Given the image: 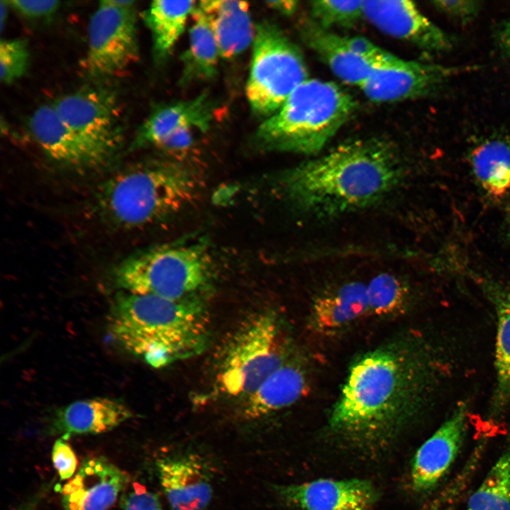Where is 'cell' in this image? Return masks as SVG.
Here are the masks:
<instances>
[{"mask_svg": "<svg viewBox=\"0 0 510 510\" xmlns=\"http://www.w3.org/2000/svg\"><path fill=\"white\" fill-rule=\"evenodd\" d=\"M402 178V166L390 144L359 140L285 170L275 181L278 192L296 210L329 217L373 205Z\"/></svg>", "mask_w": 510, "mask_h": 510, "instance_id": "obj_1", "label": "cell"}, {"mask_svg": "<svg viewBox=\"0 0 510 510\" xmlns=\"http://www.w3.org/2000/svg\"><path fill=\"white\" fill-rule=\"evenodd\" d=\"M416 354L380 349L352 367L330 417L331 428L363 444L380 443L421 406L430 373Z\"/></svg>", "mask_w": 510, "mask_h": 510, "instance_id": "obj_2", "label": "cell"}, {"mask_svg": "<svg viewBox=\"0 0 510 510\" xmlns=\"http://www.w3.org/2000/svg\"><path fill=\"white\" fill-rule=\"evenodd\" d=\"M110 336L154 368L196 356L209 339L204 307L192 298L171 300L119 290L108 317Z\"/></svg>", "mask_w": 510, "mask_h": 510, "instance_id": "obj_3", "label": "cell"}, {"mask_svg": "<svg viewBox=\"0 0 510 510\" xmlns=\"http://www.w3.org/2000/svg\"><path fill=\"white\" fill-rule=\"evenodd\" d=\"M199 187L198 176L181 162L142 163L115 173L99 186L96 210L113 227L137 229L181 210L196 198Z\"/></svg>", "mask_w": 510, "mask_h": 510, "instance_id": "obj_4", "label": "cell"}, {"mask_svg": "<svg viewBox=\"0 0 510 510\" xmlns=\"http://www.w3.org/2000/svg\"><path fill=\"white\" fill-rule=\"evenodd\" d=\"M356 106L350 94L334 82L307 79L256 133L271 150L319 152L351 117Z\"/></svg>", "mask_w": 510, "mask_h": 510, "instance_id": "obj_5", "label": "cell"}, {"mask_svg": "<svg viewBox=\"0 0 510 510\" xmlns=\"http://www.w3.org/2000/svg\"><path fill=\"white\" fill-rule=\"evenodd\" d=\"M212 261L198 245H162L132 254L113 268L120 291L171 300L192 298L209 283Z\"/></svg>", "mask_w": 510, "mask_h": 510, "instance_id": "obj_6", "label": "cell"}, {"mask_svg": "<svg viewBox=\"0 0 510 510\" xmlns=\"http://www.w3.org/2000/svg\"><path fill=\"white\" fill-rule=\"evenodd\" d=\"M285 351L277 315L256 314L236 332L223 352L216 374L218 392L244 398L286 361Z\"/></svg>", "mask_w": 510, "mask_h": 510, "instance_id": "obj_7", "label": "cell"}, {"mask_svg": "<svg viewBox=\"0 0 510 510\" xmlns=\"http://www.w3.org/2000/svg\"><path fill=\"white\" fill-rule=\"evenodd\" d=\"M255 30L246 94L254 113L268 118L307 79V68L300 50L276 24L261 22Z\"/></svg>", "mask_w": 510, "mask_h": 510, "instance_id": "obj_8", "label": "cell"}, {"mask_svg": "<svg viewBox=\"0 0 510 510\" xmlns=\"http://www.w3.org/2000/svg\"><path fill=\"white\" fill-rule=\"evenodd\" d=\"M134 6H121L101 1L88 27L89 43L84 67L98 77L118 75L138 58Z\"/></svg>", "mask_w": 510, "mask_h": 510, "instance_id": "obj_9", "label": "cell"}, {"mask_svg": "<svg viewBox=\"0 0 510 510\" xmlns=\"http://www.w3.org/2000/svg\"><path fill=\"white\" fill-rule=\"evenodd\" d=\"M52 106L66 125L113 159L122 136L119 106L112 93L80 91L60 98Z\"/></svg>", "mask_w": 510, "mask_h": 510, "instance_id": "obj_10", "label": "cell"}, {"mask_svg": "<svg viewBox=\"0 0 510 510\" xmlns=\"http://www.w3.org/2000/svg\"><path fill=\"white\" fill-rule=\"evenodd\" d=\"M455 72L454 67L405 60L389 52L359 88L374 102L399 101L436 91Z\"/></svg>", "mask_w": 510, "mask_h": 510, "instance_id": "obj_11", "label": "cell"}, {"mask_svg": "<svg viewBox=\"0 0 510 510\" xmlns=\"http://www.w3.org/2000/svg\"><path fill=\"white\" fill-rule=\"evenodd\" d=\"M301 35L339 79L358 87L388 54L367 39L341 36L312 19L301 27Z\"/></svg>", "mask_w": 510, "mask_h": 510, "instance_id": "obj_12", "label": "cell"}, {"mask_svg": "<svg viewBox=\"0 0 510 510\" xmlns=\"http://www.w3.org/2000/svg\"><path fill=\"white\" fill-rule=\"evenodd\" d=\"M29 126L45 153L64 166L79 170L97 169L112 159L66 125L52 105L35 110Z\"/></svg>", "mask_w": 510, "mask_h": 510, "instance_id": "obj_13", "label": "cell"}, {"mask_svg": "<svg viewBox=\"0 0 510 510\" xmlns=\"http://www.w3.org/2000/svg\"><path fill=\"white\" fill-rule=\"evenodd\" d=\"M363 15L382 33L426 51L447 50L450 38L410 1H363Z\"/></svg>", "mask_w": 510, "mask_h": 510, "instance_id": "obj_14", "label": "cell"}, {"mask_svg": "<svg viewBox=\"0 0 510 510\" xmlns=\"http://www.w3.org/2000/svg\"><path fill=\"white\" fill-rule=\"evenodd\" d=\"M129 481V475L107 458L85 459L60 490L64 510H108Z\"/></svg>", "mask_w": 510, "mask_h": 510, "instance_id": "obj_15", "label": "cell"}, {"mask_svg": "<svg viewBox=\"0 0 510 510\" xmlns=\"http://www.w3.org/2000/svg\"><path fill=\"white\" fill-rule=\"evenodd\" d=\"M468 411L466 403H458L449 417L416 451L412 468V482L415 490L431 489L450 469L465 436Z\"/></svg>", "mask_w": 510, "mask_h": 510, "instance_id": "obj_16", "label": "cell"}, {"mask_svg": "<svg viewBox=\"0 0 510 510\" xmlns=\"http://www.w3.org/2000/svg\"><path fill=\"white\" fill-rule=\"evenodd\" d=\"M282 498L302 510H368L376 493L368 481L321 479L278 488Z\"/></svg>", "mask_w": 510, "mask_h": 510, "instance_id": "obj_17", "label": "cell"}, {"mask_svg": "<svg viewBox=\"0 0 510 510\" xmlns=\"http://www.w3.org/2000/svg\"><path fill=\"white\" fill-rule=\"evenodd\" d=\"M130 409L118 400L94 397L74 402L54 413L50 432L67 439L71 435L103 434L130 419Z\"/></svg>", "mask_w": 510, "mask_h": 510, "instance_id": "obj_18", "label": "cell"}, {"mask_svg": "<svg viewBox=\"0 0 510 510\" xmlns=\"http://www.w3.org/2000/svg\"><path fill=\"white\" fill-rule=\"evenodd\" d=\"M215 112V103L204 93L191 100L164 106L142 125L135 144L160 148L169 137L180 131L207 130L213 120Z\"/></svg>", "mask_w": 510, "mask_h": 510, "instance_id": "obj_19", "label": "cell"}, {"mask_svg": "<svg viewBox=\"0 0 510 510\" xmlns=\"http://www.w3.org/2000/svg\"><path fill=\"white\" fill-rule=\"evenodd\" d=\"M162 489L173 510H203L212 494L210 477L193 455L164 458L157 462Z\"/></svg>", "mask_w": 510, "mask_h": 510, "instance_id": "obj_20", "label": "cell"}, {"mask_svg": "<svg viewBox=\"0 0 510 510\" xmlns=\"http://www.w3.org/2000/svg\"><path fill=\"white\" fill-rule=\"evenodd\" d=\"M306 389V378L300 368L287 361L268 375L250 395L241 409L244 419H259L290 407Z\"/></svg>", "mask_w": 510, "mask_h": 510, "instance_id": "obj_21", "label": "cell"}, {"mask_svg": "<svg viewBox=\"0 0 510 510\" xmlns=\"http://www.w3.org/2000/svg\"><path fill=\"white\" fill-rule=\"evenodd\" d=\"M198 6L208 20L222 58L237 56L254 41L256 30L247 2L205 0Z\"/></svg>", "mask_w": 510, "mask_h": 510, "instance_id": "obj_22", "label": "cell"}, {"mask_svg": "<svg viewBox=\"0 0 510 510\" xmlns=\"http://www.w3.org/2000/svg\"><path fill=\"white\" fill-rule=\"evenodd\" d=\"M487 294L497 319L494 349L495 382L489 414L501 416L510 406V290L499 286L488 288Z\"/></svg>", "mask_w": 510, "mask_h": 510, "instance_id": "obj_23", "label": "cell"}, {"mask_svg": "<svg viewBox=\"0 0 510 510\" xmlns=\"http://www.w3.org/2000/svg\"><path fill=\"white\" fill-rule=\"evenodd\" d=\"M369 312L367 285L359 281L346 283L318 297L312 310L316 329L332 331L340 329Z\"/></svg>", "mask_w": 510, "mask_h": 510, "instance_id": "obj_24", "label": "cell"}, {"mask_svg": "<svg viewBox=\"0 0 510 510\" xmlns=\"http://www.w3.org/2000/svg\"><path fill=\"white\" fill-rule=\"evenodd\" d=\"M191 16L193 23L189 30L188 47L181 57L183 84L213 78L220 57L210 25L198 5Z\"/></svg>", "mask_w": 510, "mask_h": 510, "instance_id": "obj_25", "label": "cell"}, {"mask_svg": "<svg viewBox=\"0 0 510 510\" xmlns=\"http://www.w3.org/2000/svg\"><path fill=\"white\" fill-rule=\"evenodd\" d=\"M196 7L195 1H154L143 18L151 31L155 56L166 57L183 33L186 21Z\"/></svg>", "mask_w": 510, "mask_h": 510, "instance_id": "obj_26", "label": "cell"}, {"mask_svg": "<svg viewBox=\"0 0 510 510\" xmlns=\"http://www.w3.org/2000/svg\"><path fill=\"white\" fill-rule=\"evenodd\" d=\"M472 172L482 189L494 198L510 189V142L500 138L484 141L470 155Z\"/></svg>", "mask_w": 510, "mask_h": 510, "instance_id": "obj_27", "label": "cell"}, {"mask_svg": "<svg viewBox=\"0 0 510 510\" xmlns=\"http://www.w3.org/2000/svg\"><path fill=\"white\" fill-rule=\"evenodd\" d=\"M467 510H510V448L500 455L470 497Z\"/></svg>", "mask_w": 510, "mask_h": 510, "instance_id": "obj_28", "label": "cell"}, {"mask_svg": "<svg viewBox=\"0 0 510 510\" xmlns=\"http://www.w3.org/2000/svg\"><path fill=\"white\" fill-rule=\"evenodd\" d=\"M369 312L388 315L402 310L408 289L402 280L390 273L375 276L367 285Z\"/></svg>", "mask_w": 510, "mask_h": 510, "instance_id": "obj_29", "label": "cell"}, {"mask_svg": "<svg viewBox=\"0 0 510 510\" xmlns=\"http://www.w3.org/2000/svg\"><path fill=\"white\" fill-rule=\"evenodd\" d=\"M312 20L320 27L351 28L363 15V1L317 0L311 2Z\"/></svg>", "mask_w": 510, "mask_h": 510, "instance_id": "obj_30", "label": "cell"}, {"mask_svg": "<svg viewBox=\"0 0 510 510\" xmlns=\"http://www.w3.org/2000/svg\"><path fill=\"white\" fill-rule=\"evenodd\" d=\"M26 41L22 39L1 40L0 42V79L9 84L21 77L28 63Z\"/></svg>", "mask_w": 510, "mask_h": 510, "instance_id": "obj_31", "label": "cell"}, {"mask_svg": "<svg viewBox=\"0 0 510 510\" xmlns=\"http://www.w3.org/2000/svg\"><path fill=\"white\" fill-rule=\"evenodd\" d=\"M120 504L123 510H162L158 497L139 483L123 495Z\"/></svg>", "mask_w": 510, "mask_h": 510, "instance_id": "obj_32", "label": "cell"}, {"mask_svg": "<svg viewBox=\"0 0 510 510\" xmlns=\"http://www.w3.org/2000/svg\"><path fill=\"white\" fill-rule=\"evenodd\" d=\"M52 459L61 480L73 476L76 469L77 459L72 448L64 438L56 440L52 450Z\"/></svg>", "mask_w": 510, "mask_h": 510, "instance_id": "obj_33", "label": "cell"}, {"mask_svg": "<svg viewBox=\"0 0 510 510\" xmlns=\"http://www.w3.org/2000/svg\"><path fill=\"white\" fill-rule=\"evenodd\" d=\"M433 3L439 11L462 23L472 21L480 11V4L475 1H436Z\"/></svg>", "mask_w": 510, "mask_h": 510, "instance_id": "obj_34", "label": "cell"}, {"mask_svg": "<svg viewBox=\"0 0 510 510\" xmlns=\"http://www.w3.org/2000/svg\"><path fill=\"white\" fill-rule=\"evenodd\" d=\"M12 7L21 15L30 18H39L53 14L60 6L58 1H7Z\"/></svg>", "mask_w": 510, "mask_h": 510, "instance_id": "obj_35", "label": "cell"}, {"mask_svg": "<svg viewBox=\"0 0 510 510\" xmlns=\"http://www.w3.org/2000/svg\"><path fill=\"white\" fill-rule=\"evenodd\" d=\"M267 6L284 15L293 14L298 6V1L291 0L271 1L266 2Z\"/></svg>", "mask_w": 510, "mask_h": 510, "instance_id": "obj_36", "label": "cell"}, {"mask_svg": "<svg viewBox=\"0 0 510 510\" xmlns=\"http://www.w3.org/2000/svg\"><path fill=\"white\" fill-rule=\"evenodd\" d=\"M47 487L46 486L43 487L13 510H37L40 502L47 492Z\"/></svg>", "mask_w": 510, "mask_h": 510, "instance_id": "obj_37", "label": "cell"}, {"mask_svg": "<svg viewBox=\"0 0 510 510\" xmlns=\"http://www.w3.org/2000/svg\"><path fill=\"white\" fill-rule=\"evenodd\" d=\"M500 40L504 50L510 55V22L502 30Z\"/></svg>", "mask_w": 510, "mask_h": 510, "instance_id": "obj_38", "label": "cell"}, {"mask_svg": "<svg viewBox=\"0 0 510 510\" xmlns=\"http://www.w3.org/2000/svg\"><path fill=\"white\" fill-rule=\"evenodd\" d=\"M8 4L7 1H0V28L1 31L4 28V25L7 18Z\"/></svg>", "mask_w": 510, "mask_h": 510, "instance_id": "obj_39", "label": "cell"}, {"mask_svg": "<svg viewBox=\"0 0 510 510\" xmlns=\"http://www.w3.org/2000/svg\"><path fill=\"white\" fill-rule=\"evenodd\" d=\"M509 221H510V209H509Z\"/></svg>", "mask_w": 510, "mask_h": 510, "instance_id": "obj_40", "label": "cell"}]
</instances>
